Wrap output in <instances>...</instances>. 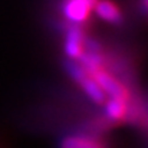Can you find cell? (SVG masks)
Segmentation results:
<instances>
[{"label": "cell", "mask_w": 148, "mask_h": 148, "mask_svg": "<svg viewBox=\"0 0 148 148\" xmlns=\"http://www.w3.org/2000/svg\"><path fill=\"white\" fill-rule=\"evenodd\" d=\"M68 69H69L72 78L81 85V88L85 91V94L92 99L94 102H97V103H103L105 102V99H106L105 92L101 89V86L97 84V81L81 65L69 63Z\"/></svg>", "instance_id": "1"}, {"label": "cell", "mask_w": 148, "mask_h": 148, "mask_svg": "<svg viewBox=\"0 0 148 148\" xmlns=\"http://www.w3.org/2000/svg\"><path fill=\"white\" fill-rule=\"evenodd\" d=\"M65 50L68 56L72 59H81L82 55L85 53L86 43H85V38L79 26L72 25V27L68 30L66 39H65Z\"/></svg>", "instance_id": "3"}, {"label": "cell", "mask_w": 148, "mask_h": 148, "mask_svg": "<svg viewBox=\"0 0 148 148\" xmlns=\"http://www.w3.org/2000/svg\"><path fill=\"white\" fill-rule=\"evenodd\" d=\"M95 3L97 0H63L62 12L66 20H69L72 25L79 26L89 19Z\"/></svg>", "instance_id": "2"}, {"label": "cell", "mask_w": 148, "mask_h": 148, "mask_svg": "<svg viewBox=\"0 0 148 148\" xmlns=\"http://www.w3.org/2000/svg\"><path fill=\"white\" fill-rule=\"evenodd\" d=\"M94 10L98 14V17L108 23H119L122 19L121 9L111 0H97Z\"/></svg>", "instance_id": "6"}, {"label": "cell", "mask_w": 148, "mask_h": 148, "mask_svg": "<svg viewBox=\"0 0 148 148\" xmlns=\"http://www.w3.org/2000/svg\"><path fill=\"white\" fill-rule=\"evenodd\" d=\"M105 114L111 121H124L131 114V101L122 98H109L105 103Z\"/></svg>", "instance_id": "5"}, {"label": "cell", "mask_w": 148, "mask_h": 148, "mask_svg": "<svg viewBox=\"0 0 148 148\" xmlns=\"http://www.w3.org/2000/svg\"><path fill=\"white\" fill-rule=\"evenodd\" d=\"M60 148H108V145L98 135L75 134V135H68L62 141Z\"/></svg>", "instance_id": "4"}]
</instances>
